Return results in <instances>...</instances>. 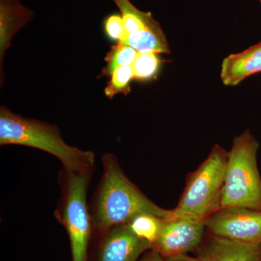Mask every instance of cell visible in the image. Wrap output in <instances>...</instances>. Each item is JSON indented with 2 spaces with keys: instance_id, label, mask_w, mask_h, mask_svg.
I'll use <instances>...</instances> for the list:
<instances>
[{
  "instance_id": "15",
  "label": "cell",
  "mask_w": 261,
  "mask_h": 261,
  "mask_svg": "<svg viewBox=\"0 0 261 261\" xmlns=\"http://www.w3.org/2000/svg\"><path fill=\"white\" fill-rule=\"evenodd\" d=\"M138 54V51L128 44L118 42L116 45L113 46L106 57L107 65L103 70V73L111 75L117 68L132 66Z\"/></svg>"
},
{
  "instance_id": "7",
  "label": "cell",
  "mask_w": 261,
  "mask_h": 261,
  "mask_svg": "<svg viewBox=\"0 0 261 261\" xmlns=\"http://www.w3.org/2000/svg\"><path fill=\"white\" fill-rule=\"evenodd\" d=\"M205 229V222L175 216L171 211L152 249L164 258L185 255L200 246Z\"/></svg>"
},
{
  "instance_id": "2",
  "label": "cell",
  "mask_w": 261,
  "mask_h": 261,
  "mask_svg": "<svg viewBox=\"0 0 261 261\" xmlns=\"http://www.w3.org/2000/svg\"><path fill=\"white\" fill-rule=\"evenodd\" d=\"M21 145L53 154L69 171L93 170L95 155L65 143L55 125L29 119L2 106L0 109V145Z\"/></svg>"
},
{
  "instance_id": "18",
  "label": "cell",
  "mask_w": 261,
  "mask_h": 261,
  "mask_svg": "<svg viewBox=\"0 0 261 261\" xmlns=\"http://www.w3.org/2000/svg\"><path fill=\"white\" fill-rule=\"evenodd\" d=\"M105 32L109 39L121 42L126 35V29L121 14H113L106 18L104 22Z\"/></svg>"
},
{
  "instance_id": "17",
  "label": "cell",
  "mask_w": 261,
  "mask_h": 261,
  "mask_svg": "<svg viewBox=\"0 0 261 261\" xmlns=\"http://www.w3.org/2000/svg\"><path fill=\"white\" fill-rule=\"evenodd\" d=\"M134 79L132 66L121 67L117 68L111 75V80L105 89V94L111 99L117 94H127L130 92V83Z\"/></svg>"
},
{
  "instance_id": "11",
  "label": "cell",
  "mask_w": 261,
  "mask_h": 261,
  "mask_svg": "<svg viewBox=\"0 0 261 261\" xmlns=\"http://www.w3.org/2000/svg\"><path fill=\"white\" fill-rule=\"evenodd\" d=\"M34 12L21 3L6 4L0 3V53L1 63L5 50L9 47L15 34L34 17Z\"/></svg>"
},
{
  "instance_id": "3",
  "label": "cell",
  "mask_w": 261,
  "mask_h": 261,
  "mask_svg": "<svg viewBox=\"0 0 261 261\" xmlns=\"http://www.w3.org/2000/svg\"><path fill=\"white\" fill-rule=\"evenodd\" d=\"M228 152L215 145L207 159L188 175L178 205L171 210L173 216L205 222L221 208Z\"/></svg>"
},
{
  "instance_id": "6",
  "label": "cell",
  "mask_w": 261,
  "mask_h": 261,
  "mask_svg": "<svg viewBox=\"0 0 261 261\" xmlns=\"http://www.w3.org/2000/svg\"><path fill=\"white\" fill-rule=\"evenodd\" d=\"M209 233L250 244H261V211L245 207L219 209L205 221Z\"/></svg>"
},
{
  "instance_id": "4",
  "label": "cell",
  "mask_w": 261,
  "mask_h": 261,
  "mask_svg": "<svg viewBox=\"0 0 261 261\" xmlns=\"http://www.w3.org/2000/svg\"><path fill=\"white\" fill-rule=\"evenodd\" d=\"M260 145L246 130L234 138L228 152L221 208L261 211V177L257 164Z\"/></svg>"
},
{
  "instance_id": "16",
  "label": "cell",
  "mask_w": 261,
  "mask_h": 261,
  "mask_svg": "<svg viewBox=\"0 0 261 261\" xmlns=\"http://www.w3.org/2000/svg\"><path fill=\"white\" fill-rule=\"evenodd\" d=\"M161 61L156 53H139L133 65L134 79L145 81L156 75L161 66Z\"/></svg>"
},
{
  "instance_id": "12",
  "label": "cell",
  "mask_w": 261,
  "mask_h": 261,
  "mask_svg": "<svg viewBox=\"0 0 261 261\" xmlns=\"http://www.w3.org/2000/svg\"><path fill=\"white\" fill-rule=\"evenodd\" d=\"M122 43L133 47L139 53H170L169 47L162 29L130 33Z\"/></svg>"
},
{
  "instance_id": "19",
  "label": "cell",
  "mask_w": 261,
  "mask_h": 261,
  "mask_svg": "<svg viewBox=\"0 0 261 261\" xmlns=\"http://www.w3.org/2000/svg\"><path fill=\"white\" fill-rule=\"evenodd\" d=\"M140 261H166V259L157 250L152 249V250Z\"/></svg>"
},
{
  "instance_id": "21",
  "label": "cell",
  "mask_w": 261,
  "mask_h": 261,
  "mask_svg": "<svg viewBox=\"0 0 261 261\" xmlns=\"http://www.w3.org/2000/svg\"><path fill=\"white\" fill-rule=\"evenodd\" d=\"M1 3H6V4H18L20 3V0H0Z\"/></svg>"
},
{
  "instance_id": "22",
  "label": "cell",
  "mask_w": 261,
  "mask_h": 261,
  "mask_svg": "<svg viewBox=\"0 0 261 261\" xmlns=\"http://www.w3.org/2000/svg\"><path fill=\"white\" fill-rule=\"evenodd\" d=\"M259 1H260V3H261V0H259Z\"/></svg>"
},
{
  "instance_id": "20",
  "label": "cell",
  "mask_w": 261,
  "mask_h": 261,
  "mask_svg": "<svg viewBox=\"0 0 261 261\" xmlns=\"http://www.w3.org/2000/svg\"><path fill=\"white\" fill-rule=\"evenodd\" d=\"M166 259V261H200L199 260L198 257L195 258V257H192L187 256L186 254L185 255H178V256L168 257Z\"/></svg>"
},
{
  "instance_id": "14",
  "label": "cell",
  "mask_w": 261,
  "mask_h": 261,
  "mask_svg": "<svg viewBox=\"0 0 261 261\" xmlns=\"http://www.w3.org/2000/svg\"><path fill=\"white\" fill-rule=\"evenodd\" d=\"M165 219L150 214H142L134 218L128 224L137 237L154 245L159 238Z\"/></svg>"
},
{
  "instance_id": "13",
  "label": "cell",
  "mask_w": 261,
  "mask_h": 261,
  "mask_svg": "<svg viewBox=\"0 0 261 261\" xmlns=\"http://www.w3.org/2000/svg\"><path fill=\"white\" fill-rule=\"evenodd\" d=\"M112 1L120 10L126 29V35L141 31L161 29V25L154 20L151 13L139 10L130 0Z\"/></svg>"
},
{
  "instance_id": "5",
  "label": "cell",
  "mask_w": 261,
  "mask_h": 261,
  "mask_svg": "<svg viewBox=\"0 0 261 261\" xmlns=\"http://www.w3.org/2000/svg\"><path fill=\"white\" fill-rule=\"evenodd\" d=\"M93 170L78 171L62 168L59 174L61 197L55 217L64 226L70 242L73 261H87L92 230L87 191Z\"/></svg>"
},
{
  "instance_id": "8",
  "label": "cell",
  "mask_w": 261,
  "mask_h": 261,
  "mask_svg": "<svg viewBox=\"0 0 261 261\" xmlns=\"http://www.w3.org/2000/svg\"><path fill=\"white\" fill-rule=\"evenodd\" d=\"M106 234L98 254L97 261H136L153 245L137 237L128 224L117 225Z\"/></svg>"
},
{
  "instance_id": "10",
  "label": "cell",
  "mask_w": 261,
  "mask_h": 261,
  "mask_svg": "<svg viewBox=\"0 0 261 261\" xmlns=\"http://www.w3.org/2000/svg\"><path fill=\"white\" fill-rule=\"evenodd\" d=\"M260 72L261 42L224 58L221 65V80L224 85L234 87L250 75Z\"/></svg>"
},
{
  "instance_id": "1",
  "label": "cell",
  "mask_w": 261,
  "mask_h": 261,
  "mask_svg": "<svg viewBox=\"0 0 261 261\" xmlns=\"http://www.w3.org/2000/svg\"><path fill=\"white\" fill-rule=\"evenodd\" d=\"M102 161V176L90 210L92 230L103 233L142 214L161 218L171 215V210L154 204L127 178L114 154L106 153Z\"/></svg>"
},
{
  "instance_id": "9",
  "label": "cell",
  "mask_w": 261,
  "mask_h": 261,
  "mask_svg": "<svg viewBox=\"0 0 261 261\" xmlns=\"http://www.w3.org/2000/svg\"><path fill=\"white\" fill-rule=\"evenodd\" d=\"M200 261H261V244H250L211 235L201 247Z\"/></svg>"
}]
</instances>
